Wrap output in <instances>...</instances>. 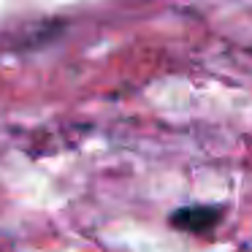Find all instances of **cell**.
<instances>
[{
    "instance_id": "1",
    "label": "cell",
    "mask_w": 252,
    "mask_h": 252,
    "mask_svg": "<svg viewBox=\"0 0 252 252\" xmlns=\"http://www.w3.org/2000/svg\"><path fill=\"white\" fill-rule=\"evenodd\" d=\"M220 217H222V212L217 206H201V203H195V206L176 209L171 214V225L179 230H187V233H206V230L217 228Z\"/></svg>"
}]
</instances>
